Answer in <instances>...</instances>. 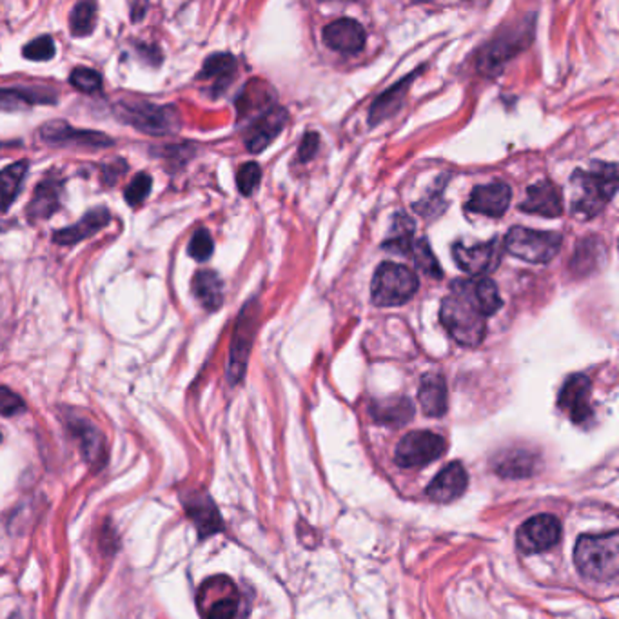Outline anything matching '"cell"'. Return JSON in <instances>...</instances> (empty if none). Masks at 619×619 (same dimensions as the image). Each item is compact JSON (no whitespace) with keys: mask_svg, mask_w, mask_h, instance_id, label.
<instances>
[{"mask_svg":"<svg viewBox=\"0 0 619 619\" xmlns=\"http://www.w3.org/2000/svg\"><path fill=\"white\" fill-rule=\"evenodd\" d=\"M318 145H319L318 133H307L298 147V162H309L316 154Z\"/></svg>","mask_w":619,"mask_h":619,"instance_id":"40","label":"cell"},{"mask_svg":"<svg viewBox=\"0 0 619 619\" xmlns=\"http://www.w3.org/2000/svg\"><path fill=\"white\" fill-rule=\"evenodd\" d=\"M236 76V60L229 53H214L205 58L198 78L212 84V96L221 94Z\"/></svg>","mask_w":619,"mask_h":619,"instance_id":"23","label":"cell"},{"mask_svg":"<svg viewBox=\"0 0 619 619\" xmlns=\"http://www.w3.org/2000/svg\"><path fill=\"white\" fill-rule=\"evenodd\" d=\"M260 180H261V169L256 162H247L238 169L236 185L243 196H251L254 189L260 185Z\"/></svg>","mask_w":619,"mask_h":619,"instance_id":"37","label":"cell"},{"mask_svg":"<svg viewBox=\"0 0 619 619\" xmlns=\"http://www.w3.org/2000/svg\"><path fill=\"white\" fill-rule=\"evenodd\" d=\"M592 383L585 374L570 376L559 390L557 405L563 408L574 423H585L592 416L590 407Z\"/></svg>","mask_w":619,"mask_h":619,"instance_id":"14","label":"cell"},{"mask_svg":"<svg viewBox=\"0 0 619 619\" xmlns=\"http://www.w3.org/2000/svg\"><path fill=\"white\" fill-rule=\"evenodd\" d=\"M365 29L354 18H338L323 27L325 44L343 54H354L365 45Z\"/></svg>","mask_w":619,"mask_h":619,"instance_id":"15","label":"cell"},{"mask_svg":"<svg viewBox=\"0 0 619 619\" xmlns=\"http://www.w3.org/2000/svg\"><path fill=\"white\" fill-rule=\"evenodd\" d=\"M27 169H29V162L20 160V162L5 165L0 171V211H7L11 203L15 201V198L18 196L22 183L25 180Z\"/></svg>","mask_w":619,"mask_h":619,"instance_id":"29","label":"cell"},{"mask_svg":"<svg viewBox=\"0 0 619 619\" xmlns=\"http://www.w3.org/2000/svg\"><path fill=\"white\" fill-rule=\"evenodd\" d=\"M24 410V401L5 387H0V412L4 416H13Z\"/></svg>","mask_w":619,"mask_h":619,"instance_id":"39","label":"cell"},{"mask_svg":"<svg viewBox=\"0 0 619 619\" xmlns=\"http://www.w3.org/2000/svg\"><path fill=\"white\" fill-rule=\"evenodd\" d=\"M503 254V243L497 238L488 241H456L452 245V258L456 265L472 276H486L497 269Z\"/></svg>","mask_w":619,"mask_h":619,"instance_id":"9","label":"cell"},{"mask_svg":"<svg viewBox=\"0 0 619 619\" xmlns=\"http://www.w3.org/2000/svg\"><path fill=\"white\" fill-rule=\"evenodd\" d=\"M194 298L205 310H218L223 303V281L221 278L211 270H198L191 283Z\"/></svg>","mask_w":619,"mask_h":619,"instance_id":"26","label":"cell"},{"mask_svg":"<svg viewBox=\"0 0 619 619\" xmlns=\"http://www.w3.org/2000/svg\"><path fill=\"white\" fill-rule=\"evenodd\" d=\"M69 84L80 93H96L102 89V76L94 69L78 65L71 71Z\"/></svg>","mask_w":619,"mask_h":619,"instance_id":"35","label":"cell"},{"mask_svg":"<svg viewBox=\"0 0 619 619\" xmlns=\"http://www.w3.org/2000/svg\"><path fill=\"white\" fill-rule=\"evenodd\" d=\"M38 138L53 147L103 149L113 145V138L93 129H76L64 120H51L40 125Z\"/></svg>","mask_w":619,"mask_h":619,"instance_id":"8","label":"cell"},{"mask_svg":"<svg viewBox=\"0 0 619 619\" xmlns=\"http://www.w3.org/2000/svg\"><path fill=\"white\" fill-rule=\"evenodd\" d=\"M503 307L494 280L472 276L456 280L439 309L441 325L463 347H477L486 334V318Z\"/></svg>","mask_w":619,"mask_h":619,"instance_id":"1","label":"cell"},{"mask_svg":"<svg viewBox=\"0 0 619 619\" xmlns=\"http://www.w3.org/2000/svg\"><path fill=\"white\" fill-rule=\"evenodd\" d=\"M595 240L597 238H586L579 243L577 252H574V258L570 261V267L574 272L586 274L603 263V256H601L603 243L597 241V245H594Z\"/></svg>","mask_w":619,"mask_h":619,"instance_id":"31","label":"cell"},{"mask_svg":"<svg viewBox=\"0 0 619 619\" xmlns=\"http://www.w3.org/2000/svg\"><path fill=\"white\" fill-rule=\"evenodd\" d=\"M370 416L376 423L387 427L407 425L414 416V405L405 396H392L370 403Z\"/></svg>","mask_w":619,"mask_h":619,"instance_id":"22","label":"cell"},{"mask_svg":"<svg viewBox=\"0 0 619 619\" xmlns=\"http://www.w3.org/2000/svg\"><path fill=\"white\" fill-rule=\"evenodd\" d=\"M212 251H214L212 236L209 234L207 229H198L189 241V249H187L189 256L194 258L196 261H207L212 256Z\"/></svg>","mask_w":619,"mask_h":619,"instance_id":"38","label":"cell"},{"mask_svg":"<svg viewBox=\"0 0 619 619\" xmlns=\"http://www.w3.org/2000/svg\"><path fill=\"white\" fill-rule=\"evenodd\" d=\"M512 200V191L503 182H490L472 189L465 209L474 214H485L490 218H501Z\"/></svg>","mask_w":619,"mask_h":619,"instance_id":"13","label":"cell"},{"mask_svg":"<svg viewBox=\"0 0 619 619\" xmlns=\"http://www.w3.org/2000/svg\"><path fill=\"white\" fill-rule=\"evenodd\" d=\"M0 439H2V434H0Z\"/></svg>","mask_w":619,"mask_h":619,"instance_id":"41","label":"cell"},{"mask_svg":"<svg viewBox=\"0 0 619 619\" xmlns=\"http://www.w3.org/2000/svg\"><path fill=\"white\" fill-rule=\"evenodd\" d=\"M403 256H408L414 260L416 267L425 272L427 276H432V278H441L443 276V270L437 263V258L434 256L428 241L425 238H412L410 243L407 245Z\"/></svg>","mask_w":619,"mask_h":619,"instance_id":"30","label":"cell"},{"mask_svg":"<svg viewBox=\"0 0 619 619\" xmlns=\"http://www.w3.org/2000/svg\"><path fill=\"white\" fill-rule=\"evenodd\" d=\"M111 221V212L107 207H94L91 211H87L76 223L58 229L53 232V241L58 245H74L80 243L82 240L96 234L98 231H102L107 223Z\"/></svg>","mask_w":619,"mask_h":619,"instance_id":"18","label":"cell"},{"mask_svg":"<svg viewBox=\"0 0 619 619\" xmlns=\"http://www.w3.org/2000/svg\"><path fill=\"white\" fill-rule=\"evenodd\" d=\"M56 100L58 94L47 87H0V111L4 113H18Z\"/></svg>","mask_w":619,"mask_h":619,"instance_id":"20","label":"cell"},{"mask_svg":"<svg viewBox=\"0 0 619 619\" xmlns=\"http://www.w3.org/2000/svg\"><path fill=\"white\" fill-rule=\"evenodd\" d=\"M561 537V525L557 517L550 514H539L530 519H526L516 535L517 546L523 552L534 554L552 548Z\"/></svg>","mask_w":619,"mask_h":619,"instance_id":"11","label":"cell"},{"mask_svg":"<svg viewBox=\"0 0 619 619\" xmlns=\"http://www.w3.org/2000/svg\"><path fill=\"white\" fill-rule=\"evenodd\" d=\"M69 432L73 434V437H76L80 450L84 454V457L94 465V463H102L103 461V436L102 432L87 419L84 418H76L73 416L67 423Z\"/></svg>","mask_w":619,"mask_h":619,"instance_id":"24","label":"cell"},{"mask_svg":"<svg viewBox=\"0 0 619 619\" xmlns=\"http://www.w3.org/2000/svg\"><path fill=\"white\" fill-rule=\"evenodd\" d=\"M499 476H506V477H523L532 474L534 470V457L528 452H521L516 450L505 457L499 459L497 467H496Z\"/></svg>","mask_w":619,"mask_h":619,"instance_id":"33","label":"cell"},{"mask_svg":"<svg viewBox=\"0 0 619 619\" xmlns=\"http://www.w3.org/2000/svg\"><path fill=\"white\" fill-rule=\"evenodd\" d=\"M419 71H412L408 76H405L403 80H399L396 85H392L388 91H385L379 98H376V102L370 107L368 113V123L376 125L381 120L388 118L394 111L399 109V105L403 103V96L410 85V82L418 76Z\"/></svg>","mask_w":619,"mask_h":619,"instance_id":"28","label":"cell"},{"mask_svg":"<svg viewBox=\"0 0 619 619\" xmlns=\"http://www.w3.org/2000/svg\"><path fill=\"white\" fill-rule=\"evenodd\" d=\"M519 209L528 214L557 218L563 212V198L550 180H539L526 189V196L519 203Z\"/></svg>","mask_w":619,"mask_h":619,"instance_id":"16","label":"cell"},{"mask_svg":"<svg viewBox=\"0 0 619 619\" xmlns=\"http://www.w3.org/2000/svg\"><path fill=\"white\" fill-rule=\"evenodd\" d=\"M419 405L427 416L439 418L447 412V383L441 374L430 372L421 378L419 385Z\"/></svg>","mask_w":619,"mask_h":619,"instance_id":"25","label":"cell"},{"mask_svg":"<svg viewBox=\"0 0 619 619\" xmlns=\"http://www.w3.org/2000/svg\"><path fill=\"white\" fill-rule=\"evenodd\" d=\"M211 599L203 619H234L238 612V594L232 581L225 575H216L201 585L200 597Z\"/></svg>","mask_w":619,"mask_h":619,"instance_id":"12","label":"cell"},{"mask_svg":"<svg viewBox=\"0 0 619 619\" xmlns=\"http://www.w3.org/2000/svg\"><path fill=\"white\" fill-rule=\"evenodd\" d=\"M256 314H258V307L254 305V301H247L236 319L229 359H227V379L231 385H236L245 374L247 359H249L251 345L254 338V329H256Z\"/></svg>","mask_w":619,"mask_h":619,"instance_id":"7","label":"cell"},{"mask_svg":"<svg viewBox=\"0 0 619 619\" xmlns=\"http://www.w3.org/2000/svg\"><path fill=\"white\" fill-rule=\"evenodd\" d=\"M116 118L140 133L163 136L180 129V113L174 105H162L145 100H120L113 107Z\"/></svg>","mask_w":619,"mask_h":619,"instance_id":"4","label":"cell"},{"mask_svg":"<svg viewBox=\"0 0 619 619\" xmlns=\"http://www.w3.org/2000/svg\"><path fill=\"white\" fill-rule=\"evenodd\" d=\"M287 122V111L281 107H270L258 116L243 134V143L251 152L263 151L283 129Z\"/></svg>","mask_w":619,"mask_h":619,"instance_id":"17","label":"cell"},{"mask_svg":"<svg viewBox=\"0 0 619 619\" xmlns=\"http://www.w3.org/2000/svg\"><path fill=\"white\" fill-rule=\"evenodd\" d=\"M563 243V236L554 231H535L528 227H510L503 240V249L528 263H548Z\"/></svg>","mask_w":619,"mask_h":619,"instance_id":"6","label":"cell"},{"mask_svg":"<svg viewBox=\"0 0 619 619\" xmlns=\"http://www.w3.org/2000/svg\"><path fill=\"white\" fill-rule=\"evenodd\" d=\"M447 448L445 439L430 430H414L403 436L396 447L394 459L399 467H421L437 459Z\"/></svg>","mask_w":619,"mask_h":619,"instance_id":"10","label":"cell"},{"mask_svg":"<svg viewBox=\"0 0 619 619\" xmlns=\"http://www.w3.org/2000/svg\"><path fill=\"white\" fill-rule=\"evenodd\" d=\"M418 287L419 280L410 267L403 263L383 261L374 272L370 285V300L378 307L403 305L414 298Z\"/></svg>","mask_w":619,"mask_h":619,"instance_id":"5","label":"cell"},{"mask_svg":"<svg viewBox=\"0 0 619 619\" xmlns=\"http://www.w3.org/2000/svg\"><path fill=\"white\" fill-rule=\"evenodd\" d=\"M0 147H2V145H0Z\"/></svg>","mask_w":619,"mask_h":619,"instance_id":"42","label":"cell"},{"mask_svg":"<svg viewBox=\"0 0 619 619\" xmlns=\"http://www.w3.org/2000/svg\"><path fill=\"white\" fill-rule=\"evenodd\" d=\"M60 207V185L53 180H44L34 187L33 198L25 209L31 221L47 220Z\"/></svg>","mask_w":619,"mask_h":619,"instance_id":"27","label":"cell"},{"mask_svg":"<svg viewBox=\"0 0 619 619\" xmlns=\"http://www.w3.org/2000/svg\"><path fill=\"white\" fill-rule=\"evenodd\" d=\"M96 25V4L94 2H78L69 15V31L73 36L82 38L93 33Z\"/></svg>","mask_w":619,"mask_h":619,"instance_id":"32","label":"cell"},{"mask_svg":"<svg viewBox=\"0 0 619 619\" xmlns=\"http://www.w3.org/2000/svg\"><path fill=\"white\" fill-rule=\"evenodd\" d=\"M467 472L459 461L448 463L439 474L428 483L427 496L437 503H448L459 497L467 488Z\"/></svg>","mask_w":619,"mask_h":619,"instance_id":"19","label":"cell"},{"mask_svg":"<svg viewBox=\"0 0 619 619\" xmlns=\"http://www.w3.org/2000/svg\"><path fill=\"white\" fill-rule=\"evenodd\" d=\"M183 505L189 519L194 523L201 537H207L221 530V517L207 494L192 492L189 497H185Z\"/></svg>","mask_w":619,"mask_h":619,"instance_id":"21","label":"cell"},{"mask_svg":"<svg viewBox=\"0 0 619 619\" xmlns=\"http://www.w3.org/2000/svg\"><path fill=\"white\" fill-rule=\"evenodd\" d=\"M572 205L570 212L577 220L597 216L617 191V165L594 163L588 169H577L570 176Z\"/></svg>","mask_w":619,"mask_h":619,"instance_id":"2","label":"cell"},{"mask_svg":"<svg viewBox=\"0 0 619 619\" xmlns=\"http://www.w3.org/2000/svg\"><path fill=\"white\" fill-rule=\"evenodd\" d=\"M56 53L54 47V40L49 34H40L36 38H33L31 42H27L22 49L24 58L33 60V62H44V60H51Z\"/></svg>","mask_w":619,"mask_h":619,"instance_id":"34","label":"cell"},{"mask_svg":"<svg viewBox=\"0 0 619 619\" xmlns=\"http://www.w3.org/2000/svg\"><path fill=\"white\" fill-rule=\"evenodd\" d=\"M577 570L594 581H612L619 574V534H585L574 548Z\"/></svg>","mask_w":619,"mask_h":619,"instance_id":"3","label":"cell"},{"mask_svg":"<svg viewBox=\"0 0 619 619\" xmlns=\"http://www.w3.org/2000/svg\"><path fill=\"white\" fill-rule=\"evenodd\" d=\"M152 187V178L149 172H138L131 183L125 187L123 191V198L125 201L133 207V205H140L151 192Z\"/></svg>","mask_w":619,"mask_h":619,"instance_id":"36","label":"cell"}]
</instances>
